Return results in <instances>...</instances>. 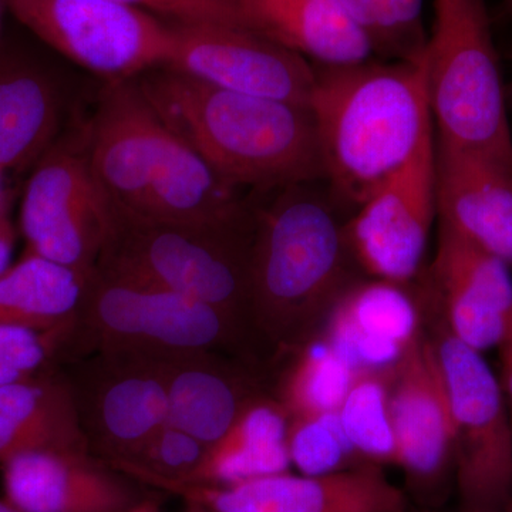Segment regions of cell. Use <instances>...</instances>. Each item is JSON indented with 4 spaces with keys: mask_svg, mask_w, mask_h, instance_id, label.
<instances>
[{
    "mask_svg": "<svg viewBox=\"0 0 512 512\" xmlns=\"http://www.w3.org/2000/svg\"><path fill=\"white\" fill-rule=\"evenodd\" d=\"M137 82L165 126L234 190L323 181L309 106L229 92L167 67L148 70Z\"/></svg>",
    "mask_w": 512,
    "mask_h": 512,
    "instance_id": "6da1fadb",
    "label": "cell"
},
{
    "mask_svg": "<svg viewBox=\"0 0 512 512\" xmlns=\"http://www.w3.org/2000/svg\"><path fill=\"white\" fill-rule=\"evenodd\" d=\"M313 66L323 181L336 201L359 208L434 131L423 57Z\"/></svg>",
    "mask_w": 512,
    "mask_h": 512,
    "instance_id": "7a4b0ae2",
    "label": "cell"
},
{
    "mask_svg": "<svg viewBox=\"0 0 512 512\" xmlns=\"http://www.w3.org/2000/svg\"><path fill=\"white\" fill-rule=\"evenodd\" d=\"M315 184L282 188L254 214L249 326L284 352L313 338L350 285L345 224Z\"/></svg>",
    "mask_w": 512,
    "mask_h": 512,
    "instance_id": "3957f363",
    "label": "cell"
},
{
    "mask_svg": "<svg viewBox=\"0 0 512 512\" xmlns=\"http://www.w3.org/2000/svg\"><path fill=\"white\" fill-rule=\"evenodd\" d=\"M254 214L225 224L157 220L111 204L96 271L190 296L245 330Z\"/></svg>",
    "mask_w": 512,
    "mask_h": 512,
    "instance_id": "277c9868",
    "label": "cell"
},
{
    "mask_svg": "<svg viewBox=\"0 0 512 512\" xmlns=\"http://www.w3.org/2000/svg\"><path fill=\"white\" fill-rule=\"evenodd\" d=\"M423 62L436 140L512 164V133L487 0H434Z\"/></svg>",
    "mask_w": 512,
    "mask_h": 512,
    "instance_id": "5b68a950",
    "label": "cell"
},
{
    "mask_svg": "<svg viewBox=\"0 0 512 512\" xmlns=\"http://www.w3.org/2000/svg\"><path fill=\"white\" fill-rule=\"evenodd\" d=\"M245 332L208 303L94 269L70 346L84 353L173 357L234 349Z\"/></svg>",
    "mask_w": 512,
    "mask_h": 512,
    "instance_id": "8992f818",
    "label": "cell"
},
{
    "mask_svg": "<svg viewBox=\"0 0 512 512\" xmlns=\"http://www.w3.org/2000/svg\"><path fill=\"white\" fill-rule=\"evenodd\" d=\"M433 343L450 404L458 491L471 510H497L512 495V420L500 379L444 325Z\"/></svg>",
    "mask_w": 512,
    "mask_h": 512,
    "instance_id": "52a82bcc",
    "label": "cell"
},
{
    "mask_svg": "<svg viewBox=\"0 0 512 512\" xmlns=\"http://www.w3.org/2000/svg\"><path fill=\"white\" fill-rule=\"evenodd\" d=\"M33 35L107 82L163 66L170 22L114 0H6Z\"/></svg>",
    "mask_w": 512,
    "mask_h": 512,
    "instance_id": "ba28073f",
    "label": "cell"
},
{
    "mask_svg": "<svg viewBox=\"0 0 512 512\" xmlns=\"http://www.w3.org/2000/svg\"><path fill=\"white\" fill-rule=\"evenodd\" d=\"M111 202L86 147H50L26 185L20 229L26 251L90 275L109 234Z\"/></svg>",
    "mask_w": 512,
    "mask_h": 512,
    "instance_id": "9c48e42d",
    "label": "cell"
},
{
    "mask_svg": "<svg viewBox=\"0 0 512 512\" xmlns=\"http://www.w3.org/2000/svg\"><path fill=\"white\" fill-rule=\"evenodd\" d=\"M436 217L433 131L413 157L346 222L350 255L372 278L410 284L423 268Z\"/></svg>",
    "mask_w": 512,
    "mask_h": 512,
    "instance_id": "30bf717a",
    "label": "cell"
},
{
    "mask_svg": "<svg viewBox=\"0 0 512 512\" xmlns=\"http://www.w3.org/2000/svg\"><path fill=\"white\" fill-rule=\"evenodd\" d=\"M67 375V373H66ZM90 454L128 460L164 424L168 400L158 357L94 352L67 375Z\"/></svg>",
    "mask_w": 512,
    "mask_h": 512,
    "instance_id": "8fae6325",
    "label": "cell"
},
{
    "mask_svg": "<svg viewBox=\"0 0 512 512\" xmlns=\"http://www.w3.org/2000/svg\"><path fill=\"white\" fill-rule=\"evenodd\" d=\"M163 66L229 92L309 106L315 66L244 28L170 22Z\"/></svg>",
    "mask_w": 512,
    "mask_h": 512,
    "instance_id": "7c38bea8",
    "label": "cell"
},
{
    "mask_svg": "<svg viewBox=\"0 0 512 512\" xmlns=\"http://www.w3.org/2000/svg\"><path fill=\"white\" fill-rule=\"evenodd\" d=\"M146 485L208 512H403L407 505L403 491L375 464L325 476L286 471L228 485L168 480Z\"/></svg>",
    "mask_w": 512,
    "mask_h": 512,
    "instance_id": "4fadbf2b",
    "label": "cell"
},
{
    "mask_svg": "<svg viewBox=\"0 0 512 512\" xmlns=\"http://www.w3.org/2000/svg\"><path fill=\"white\" fill-rule=\"evenodd\" d=\"M164 121L137 79L107 82L90 121L86 153L114 207L141 212L160 163Z\"/></svg>",
    "mask_w": 512,
    "mask_h": 512,
    "instance_id": "5bb4252c",
    "label": "cell"
},
{
    "mask_svg": "<svg viewBox=\"0 0 512 512\" xmlns=\"http://www.w3.org/2000/svg\"><path fill=\"white\" fill-rule=\"evenodd\" d=\"M3 497L25 512H126L148 497L89 451L39 450L0 464Z\"/></svg>",
    "mask_w": 512,
    "mask_h": 512,
    "instance_id": "9a60e30c",
    "label": "cell"
},
{
    "mask_svg": "<svg viewBox=\"0 0 512 512\" xmlns=\"http://www.w3.org/2000/svg\"><path fill=\"white\" fill-rule=\"evenodd\" d=\"M431 279L444 328L478 352L497 348L512 313L511 266L439 222Z\"/></svg>",
    "mask_w": 512,
    "mask_h": 512,
    "instance_id": "2e32d148",
    "label": "cell"
},
{
    "mask_svg": "<svg viewBox=\"0 0 512 512\" xmlns=\"http://www.w3.org/2000/svg\"><path fill=\"white\" fill-rule=\"evenodd\" d=\"M390 414L397 466L431 484L453 463L450 404L433 340L421 333L390 376Z\"/></svg>",
    "mask_w": 512,
    "mask_h": 512,
    "instance_id": "e0dca14e",
    "label": "cell"
},
{
    "mask_svg": "<svg viewBox=\"0 0 512 512\" xmlns=\"http://www.w3.org/2000/svg\"><path fill=\"white\" fill-rule=\"evenodd\" d=\"M436 200L441 224L512 266V164L436 140Z\"/></svg>",
    "mask_w": 512,
    "mask_h": 512,
    "instance_id": "ac0fdd59",
    "label": "cell"
},
{
    "mask_svg": "<svg viewBox=\"0 0 512 512\" xmlns=\"http://www.w3.org/2000/svg\"><path fill=\"white\" fill-rule=\"evenodd\" d=\"M404 286L375 278L349 285L326 316L322 338L356 372L393 369L421 335Z\"/></svg>",
    "mask_w": 512,
    "mask_h": 512,
    "instance_id": "d6986e66",
    "label": "cell"
},
{
    "mask_svg": "<svg viewBox=\"0 0 512 512\" xmlns=\"http://www.w3.org/2000/svg\"><path fill=\"white\" fill-rule=\"evenodd\" d=\"M158 359L167 389L168 423L207 446L220 439L255 397L264 394L254 377L220 353Z\"/></svg>",
    "mask_w": 512,
    "mask_h": 512,
    "instance_id": "ffe728a7",
    "label": "cell"
},
{
    "mask_svg": "<svg viewBox=\"0 0 512 512\" xmlns=\"http://www.w3.org/2000/svg\"><path fill=\"white\" fill-rule=\"evenodd\" d=\"M39 450L89 451L69 377L52 369L0 386V464Z\"/></svg>",
    "mask_w": 512,
    "mask_h": 512,
    "instance_id": "44dd1931",
    "label": "cell"
},
{
    "mask_svg": "<svg viewBox=\"0 0 512 512\" xmlns=\"http://www.w3.org/2000/svg\"><path fill=\"white\" fill-rule=\"evenodd\" d=\"M252 32L320 66L363 62L372 46L338 0H237Z\"/></svg>",
    "mask_w": 512,
    "mask_h": 512,
    "instance_id": "7402d4cb",
    "label": "cell"
},
{
    "mask_svg": "<svg viewBox=\"0 0 512 512\" xmlns=\"http://www.w3.org/2000/svg\"><path fill=\"white\" fill-rule=\"evenodd\" d=\"M288 429V414L275 397H255L183 483L237 484L291 471Z\"/></svg>",
    "mask_w": 512,
    "mask_h": 512,
    "instance_id": "603a6c76",
    "label": "cell"
},
{
    "mask_svg": "<svg viewBox=\"0 0 512 512\" xmlns=\"http://www.w3.org/2000/svg\"><path fill=\"white\" fill-rule=\"evenodd\" d=\"M90 275L25 251L0 275V325L74 328Z\"/></svg>",
    "mask_w": 512,
    "mask_h": 512,
    "instance_id": "cb8c5ba5",
    "label": "cell"
},
{
    "mask_svg": "<svg viewBox=\"0 0 512 512\" xmlns=\"http://www.w3.org/2000/svg\"><path fill=\"white\" fill-rule=\"evenodd\" d=\"M59 117V97L46 74L0 59V173L43 156Z\"/></svg>",
    "mask_w": 512,
    "mask_h": 512,
    "instance_id": "d4e9b609",
    "label": "cell"
},
{
    "mask_svg": "<svg viewBox=\"0 0 512 512\" xmlns=\"http://www.w3.org/2000/svg\"><path fill=\"white\" fill-rule=\"evenodd\" d=\"M293 352L274 396L289 419L336 412L356 370L322 336L309 339Z\"/></svg>",
    "mask_w": 512,
    "mask_h": 512,
    "instance_id": "484cf974",
    "label": "cell"
},
{
    "mask_svg": "<svg viewBox=\"0 0 512 512\" xmlns=\"http://www.w3.org/2000/svg\"><path fill=\"white\" fill-rule=\"evenodd\" d=\"M389 370L356 372L338 416L346 436L363 463L397 466L396 437L390 414Z\"/></svg>",
    "mask_w": 512,
    "mask_h": 512,
    "instance_id": "4316f807",
    "label": "cell"
},
{
    "mask_svg": "<svg viewBox=\"0 0 512 512\" xmlns=\"http://www.w3.org/2000/svg\"><path fill=\"white\" fill-rule=\"evenodd\" d=\"M346 15L369 40L373 55L386 60H419L427 36L424 0H338Z\"/></svg>",
    "mask_w": 512,
    "mask_h": 512,
    "instance_id": "83f0119b",
    "label": "cell"
},
{
    "mask_svg": "<svg viewBox=\"0 0 512 512\" xmlns=\"http://www.w3.org/2000/svg\"><path fill=\"white\" fill-rule=\"evenodd\" d=\"M288 448L292 467L303 476H325L366 464L350 444L338 410L289 419Z\"/></svg>",
    "mask_w": 512,
    "mask_h": 512,
    "instance_id": "f1b7e54d",
    "label": "cell"
},
{
    "mask_svg": "<svg viewBox=\"0 0 512 512\" xmlns=\"http://www.w3.org/2000/svg\"><path fill=\"white\" fill-rule=\"evenodd\" d=\"M207 444L167 423L134 456L111 467L140 484L150 480L187 481L207 451Z\"/></svg>",
    "mask_w": 512,
    "mask_h": 512,
    "instance_id": "f546056e",
    "label": "cell"
},
{
    "mask_svg": "<svg viewBox=\"0 0 512 512\" xmlns=\"http://www.w3.org/2000/svg\"><path fill=\"white\" fill-rule=\"evenodd\" d=\"M175 23H215L249 29L237 0H114ZM251 30V29H249Z\"/></svg>",
    "mask_w": 512,
    "mask_h": 512,
    "instance_id": "4dcf8cb0",
    "label": "cell"
},
{
    "mask_svg": "<svg viewBox=\"0 0 512 512\" xmlns=\"http://www.w3.org/2000/svg\"><path fill=\"white\" fill-rule=\"evenodd\" d=\"M16 234L6 211L0 212V275L13 264Z\"/></svg>",
    "mask_w": 512,
    "mask_h": 512,
    "instance_id": "1f68e13d",
    "label": "cell"
},
{
    "mask_svg": "<svg viewBox=\"0 0 512 512\" xmlns=\"http://www.w3.org/2000/svg\"><path fill=\"white\" fill-rule=\"evenodd\" d=\"M126 512H161L160 504L158 500L153 497H146L143 501H140L137 505Z\"/></svg>",
    "mask_w": 512,
    "mask_h": 512,
    "instance_id": "d6a6232c",
    "label": "cell"
},
{
    "mask_svg": "<svg viewBox=\"0 0 512 512\" xmlns=\"http://www.w3.org/2000/svg\"><path fill=\"white\" fill-rule=\"evenodd\" d=\"M0 512H25L16 507L15 504L10 503L5 497L0 498Z\"/></svg>",
    "mask_w": 512,
    "mask_h": 512,
    "instance_id": "836d02e7",
    "label": "cell"
},
{
    "mask_svg": "<svg viewBox=\"0 0 512 512\" xmlns=\"http://www.w3.org/2000/svg\"><path fill=\"white\" fill-rule=\"evenodd\" d=\"M6 12H8V3H6V0H0V45H2L3 20H5Z\"/></svg>",
    "mask_w": 512,
    "mask_h": 512,
    "instance_id": "e575fe53",
    "label": "cell"
},
{
    "mask_svg": "<svg viewBox=\"0 0 512 512\" xmlns=\"http://www.w3.org/2000/svg\"><path fill=\"white\" fill-rule=\"evenodd\" d=\"M2 175H3V173H0V212L6 211L5 210V197H3Z\"/></svg>",
    "mask_w": 512,
    "mask_h": 512,
    "instance_id": "d590c367",
    "label": "cell"
},
{
    "mask_svg": "<svg viewBox=\"0 0 512 512\" xmlns=\"http://www.w3.org/2000/svg\"><path fill=\"white\" fill-rule=\"evenodd\" d=\"M184 512H208L204 510V508L198 507V505L187 504V508H185Z\"/></svg>",
    "mask_w": 512,
    "mask_h": 512,
    "instance_id": "8d00e7d4",
    "label": "cell"
},
{
    "mask_svg": "<svg viewBox=\"0 0 512 512\" xmlns=\"http://www.w3.org/2000/svg\"><path fill=\"white\" fill-rule=\"evenodd\" d=\"M504 10L507 15L512 16V0H504Z\"/></svg>",
    "mask_w": 512,
    "mask_h": 512,
    "instance_id": "74e56055",
    "label": "cell"
},
{
    "mask_svg": "<svg viewBox=\"0 0 512 512\" xmlns=\"http://www.w3.org/2000/svg\"><path fill=\"white\" fill-rule=\"evenodd\" d=\"M508 512H512V505H511L510 511H508Z\"/></svg>",
    "mask_w": 512,
    "mask_h": 512,
    "instance_id": "f35d334b",
    "label": "cell"
}]
</instances>
